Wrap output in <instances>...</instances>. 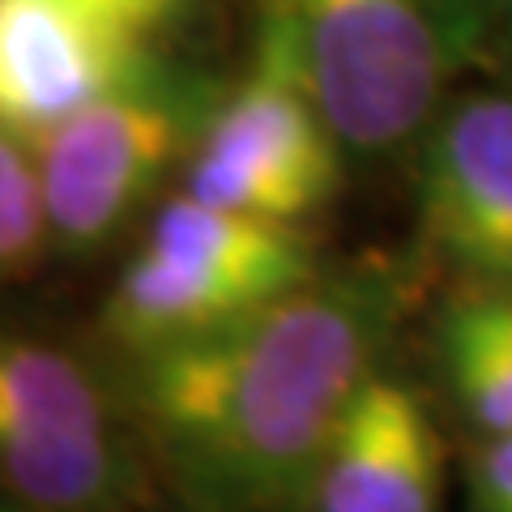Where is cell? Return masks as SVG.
Returning <instances> with one entry per match:
<instances>
[{
    "label": "cell",
    "instance_id": "6da1fadb",
    "mask_svg": "<svg viewBox=\"0 0 512 512\" xmlns=\"http://www.w3.org/2000/svg\"><path fill=\"white\" fill-rule=\"evenodd\" d=\"M393 320L389 274H316L210 338L141 355V414L180 487L205 512L308 504Z\"/></svg>",
    "mask_w": 512,
    "mask_h": 512
},
{
    "label": "cell",
    "instance_id": "7a4b0ae2",
    "mask_svg": "<svg viewBox=\"0 0 512 512\" xmlns=\"http://www.w3.org/2000/svg\"><path fill=\"white\" fill-rule=\"evenodd\" d=\"M491 9V0H261V35L308 82L342 150L380 158L436 120Z\"/></svg>",
    "mask_w": 512,
    "mask_h": 512
},
{
    "label": "cell",
    "instance_id": "3957f363",
    "mask_svg": "<svg viewBox=\"0 0 512 512\" xmlns=\"http://www.w3.org/2000/svg\"><path fill=\"white\" fill-rule=\"evenodd\" d=\"M338 180V133L286 52L261 35L248 77L201 124L184 192L222 210L299 227L333 197Z\"/></svg>",
    "mask_w": 512,
    "mask_h": 512
},
{
    "label": "cell",
    "instance_id": "277c9868",
    "mask_svg": "<svg viewBox=\"0 0 512 512\" xmlns=\"http://www.w3.org/2000/svg\"><path fill=\"white\" fill-rule=\"evenodd\" d=\"M192 141V103L163 73L73 111L30 146L47 235L86 252L120 231Z\"/></svg>",
    "mask_w": 512,
    "mask_h": 512
},
{
    "label": "cell",
    "instance_id": "5b68a950",
    "mask_svg": "<svg viewBox=\"0 0 512 512\" xmlns=\"http://www.w3.org/2000/svg\"><path fill=\"white\" fill-rule=\"evenodd\" d=\"M0 491L43 512H94L120 491L116 427L73 355L0 333Z\"/></svg>",
    "mask_w": 512,
    "mask_h": 512
},
{
    "label": "cell",
    "instance_id": "8992f818",
    "mask_svg": "<svg viewBox=\"0 0 512 512\" xmlns=\"http://www.w3.org/2000/svg\"><path fill=\"white\" fill-rule=\"evenodd\" d=\"M419 227L474 291H512V94H461L423 128Z\"/></svg>",
    "mask_w": 512,
    "mask_h": 512
},
{
    "label": "cell",
    "instance_id": "52a82bcc",
    "mask_svg": "<svg viewBox=\"0 0 512 512\" xmlns=\"http://www.w3.org/2000/svg\"><path fill=\"white\" fill-rule=\"evenodd\" d=\"M154 35L77 0H0V128L35 141L154 73Z\"/></svg>",
    "mask_w": 512,
    "mask_h": 512
},
{
    "label": "cell",
    "instance_id": "ba28073f",
    "mask_svg": "<svg viewBox=\"0 0 512 512\" xmlns=\"http://www.w3.org/2000/svg\"><path fill=\"white\" fill-rule=\"evenodd\" d=\"M444 444L419 389L372 372L346 406L308 491L312 512H440Z\"/></svg>",
    "mask_w": 512,
    "mask_h": 512
},
{
    "label": "cell",
    "instance_id": "9c48e42d",
    "mask_svg": "<svg viewBox=\"0 0 512 512\" xmlns=\"http://www.w3.org/2000/svg\"><path fill=\"white\" fill-rule=\"evenodd\" d=\"M278 295L184 252L141 244L120 269L103 308V329L133 355H154L235 325Z\"/></svg>",
    "mask_w": 512,
    "mask_h": 512
},
{
    "label": "cell",
    "instance_id": "30bf717a",
    "mask_svg": "<svg viewBox=\"0 0 512 512\" xmlns=\"http://www.w3.org/2000/svg\"><path fill=\"white\" fill-rule=\"evenodd\" d=\"M440 355L457 406L487 436H512V291H470L444 312Z\"/></svg>",
    "mask_w": 512,
    "mask_h": 512
},
{
    "label": "cell",
    "instance_id": "8fae6325",
    "mask_svg": "<svg viewBox=\"0 0 512 512\" xmlns=\"http://www.w3.org/2000/svg\"><path fill=\"white\" fill-rule=\"evenodd\" d=\"M47 218L39 197V171L26 141L0 128V274L22 269L43 248Z\"/></svg>",
    "mask_w": 512,
    "mask_h": 512
},
{
    "label": "cell",
    "instance_id": "7c38bea8",
    "mask_svg": "<svg viewBox=\"0 0 512 512\" xmlns=\"http://www.w3.org/2000/svg\"><path fill=\"white\" fill-rule=\"evenodd\" d=\"M474 512H512V436H491L470 466Z\"/></svg>",
    "mask_w": 512,
    "mask_h": 512
},
{
    "label": "cell",
    "instance_id": "4fadbf2b",
    "mask_svg": "<svg viewBox=\"0 0 512 512\" xmlns=\"http://www.w3.org/2000/svg\"><path fill=\"white\" fill-rule=\"evenodd\" d=\"M77 5L116 13V18L133 22V26H141V30H150V35H158L163 26H171L175 18H180L188 0H77Z\"/></svg>",
    "mask_w": 512,
    "mask_h": 512
},
{
    "label": "cell",
    "instance_id": "5bb4252c",
    "mask_svg": "<svg viewBox=\"0 0 512 512\" xmlns=\"http://www.w3.org/2000/svg\"><path fill=\"white\" fill-rule=\"evenodd\" d=\"M0 512H43V508H30V504H0Z\"/></svg>",
    "mask_w": 512,
    "mask_h": 512
},
{
    "label": "cell",
    "instance_id": "9a60e30c",
    "mask_svg": "<svg viewBox=\"0 0 512 512\" xmlns=\"http://www.w3.org/2000/svg\"><path fill=\"white\" fill-rule=\"evenodd\" d=\"M500 5H504V13H508V26H512V0H500Z\"/></svg>",
    "mask_w": 512,
    "mask_h": 512
}]
</instances>
